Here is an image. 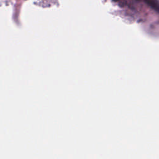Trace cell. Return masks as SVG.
Returning a JSON list of instances; mask_svg holds the SVG:
<instances>
[{
    "label": "cell",
    "instance_id": "7a4b0ae2",
    "mask_svg": "<svg viewBox=\"0 0 159 159\" xmlns=\"http://www.w3.org/2000/svg\"><path fill=\"white\" fill-rule=\"evenodd\" d=\"M112 1H119V0H112Z\"/></svg>",
    "mask_w": 159,
    "mask_h": 159
},
{
    "label": "cell",
    "instance_id": "6da1fadb",
    "mask_svg": "<svg viewBox=\"0 0 159 159\" xmlns=\"http://www.w3.org/2000/svg\"><path fill=\"white\" fill-rule=\"evenodd\" d=\"M150 7L157 11H159V2L158 0H143Z\"/></svg>",
    "mask_w": 159,
    "mask_h": 159
}]
</instances>
